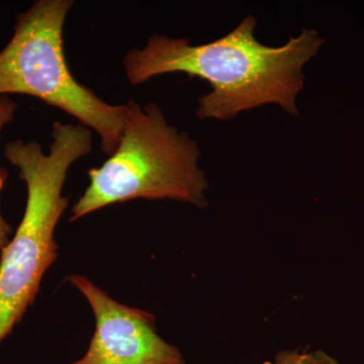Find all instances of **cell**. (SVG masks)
Segmentation results:
<instances>
[{
	"mask_svg": "<svg viewBox=\"0 0 364 364\" xmlns=\"http://www.w3.org/2000/svg\"><path fill=\"white\" fill-rule=\"evenodd\" d=\"M18 105L7 95H0V133L7 124L11 123ZM9 173L4 168H0V193L4 188ZM13 234V228L4 220L0 212V250L9 244V236Z\"/></svg>",
	"mask_w": 364,
	"mask_h": 364,
	"instance_id": "obj_6",
	"label": "cell"
},
{
	"mask_svg": "<svg viewBox=\"0 0 364 364\" xmlns=\"http://www.w3.org/2000/svg\"><path fill=\"white\" fill-rule=\"evenodd\" d=\"M71 0H37L16 16L13 38L0 52V95H31L76 117L100 136L105 154L117 150L124 105H112L79 83L67 65L63 31Z\"/></svg>",
	"mask_w": 364,
	"mask_h": 364,
	"instance_id": "obj_4",
	"label": "cell"
},
{
	"mask_svg": "<svg viewBox=\"0 0 364 364\" xmlns=\"http://www.w3.org/2000/svg\"><path fill=\"white\" fill-rule=\"evenodd\" d=\"M256 20L249 16L232 32L193 46L188 39L152 35L144 49L124 58L127 78L133 85L162 74L182 72L208 81L212 91L198 100V119H232L242 112L277 104L299 116L296 97L304 88V66L317 54L324 40L304 28L280 47H269L254 35Z\"/></svg>",
	"mask_w": 364,
	"mask_h": 364,
	"instance_id": "obj_1",
	"label": "cell"
},
{
	"mask_svg": "<svg viewBox=\"0 0 364 364\" xmlns=\"http://www.w3.org/2000/svg\"><path fill=\"white\" fill-rule=\"evenodd\" d=\"M265 364H339L336 359L323 350H286L275 356L274 363Z\"/></svg>",
	"mask_w": 364,
	"mask_h": 364,
	"instance_id": "obj_7",
	"label": "cell"
},
{
	"mask_svg": "<svg viewBox=\"0 0 364 364\" xmlns=\"http://www.w3.org/2000/svg\"><path fill=\"white\" fill-rule=\"evenodd\" d=\"M53 142L45 154L38 142L6 144L4 155L20 169L28 188L25 214L0 258V344L32 306L46 272L58 257L55 229L68 207L62 195L74 162L92 149V135L83 124H53Z\"/></svg>",
	"mask_w": 364,
	"mask_h": 364,
	"instance_id": "obj_2",
	"label": "cell"
},
{
	"mask_svg": "<svg viewBox=\"0 0 364 364\" xmlns=\"http://www.w3.org/2000/svg\"><path fill=\"white\" fill-rule=\"evenodd\" d=\"M67 280L83 294L95 318L87 351L69 364H186L181 350L158 335L153 314L119 303L85 275Z\"/></svg>",
	"mask_w": 364,
	"mask_h": 364,
	"instance_id": "obj_5",
	"label": "cell"
},
{
	"mask_svg": "<svg viewBox=\"0 0 364 364\" xmlns=\"http://www.w3.org/2000/svg\"><path fill=\"white\" fill-rule=\"evenodd\" d=\"M124 105L119 146L102 166L88 171L90 184L72 208L69 221L138 198L207 207L208 182L198 167L196 141L170 126L154 102L144 109L132 100Z\"/></svg>",
	"mask_w": 364,
	"mask_h": 364,
	"instance_id": "obj_3",
	"label": "cell"
}]
</instances>
